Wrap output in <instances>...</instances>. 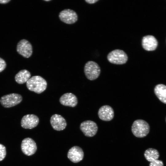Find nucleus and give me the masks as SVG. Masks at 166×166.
<instances>
[{"instance_id": "obj_18", "label": "nucleus", "mask_w": 166, "mask_h": 166, "mask_svg": "<svg viewBox=\"0 0 166 166\" xmlns=\"http://www.w3.org/2000/svg\"><path fill=\"white\" fill-rule=\"evenodd\" d=\"M144 155L146 160L150 162L157 160L160 156L158 151L152 148L146 150L144 152Z\"/></svg>"}, {"instance_id": "obj_9", "label": "nucleus", "mask_w": 166, "mask_h": 166, "mask_svg": "<svg viewBox=\"0 0 166 166\" xmlns=\"http://www.w3.org/2000/svg\"><path fill=\"white\" fill-rule=\"evenodd\" d=\"M21 148L23 153L30 156L34 154L37 150V146L34 141L32 138L27 137L22 141Z\"/></svg>"}, {"instance_id": "obj_2", "label": "nucleus", "mask_w": 166, "mask_h": 166, "mask_svg": "<svg viewBox=\"0 0 166 166\" xmlns=\"http://www.w3.org/2000/svg\"><path fill=\"white\" fill-rule=\"evenodd\" d=\"M133 134L136 137L143 138L146 136L150 131L149 124L145 121L138 119L135 121L131 127Z\"/></svg>"}, {"instance_id": "obj_8", "label": "nucleus", "mask_w": 166, "mask_h": 166, "mask_svg": "<svg viewBox=\"0 0 166 166\" xmlns=\"http://www.w3.org/2000/svg\"><path fill=\"white\" fill-rule=\"evenodd\" d=\"M17 50L21 55L25 58L30 57L33 53V48L31 44L28 40L23 39L18 43Z\"/></svg>"}, {"instance_id": "obj_12", "label": "nucleus", "mask_w": 166, "mask_h": 166, "mask_svg": "<svg viewBox=\"0 0 166 166\" xmlns=\"http://www.w3.org/2000/svg\"><path fill=\"white\" fill-rule=\"evenodd\" d=\"M50 122L53 128L57 131L64 130L67 125L65 119L61 115L57 114H54L52 116Z\"/></svg>"}, {"instance_id": "obj_6", "label": "nucleus", "mask_w": 166, "mask_h": 166, "mask_svg": "<svg viewBox=\"0 0 166 166\" xmlns=\"http://www.w3.org/2000/svg\"><path fill=\"white\" fill-rule=\"evenodd\" d=\"M80 128L84 135L89 137L95 135L98 130L97 124L90 120L85 121L82 122L80 124Z\"/></svg>"}, {"instance_id": "obj_4", "label": "nucleus", "mask_w": 166, "mask_h": 166, "mask_svg": "<svg viewBox=\"0 0 166 166\" xmlns=\"http://www.w3.org/2000/svg\"><path fill=\"white\" fill-rule=\"evenodd\" d=\"M107 58L109 61L111 63L122 65L127 62L128 60V56L123 50L116 49L108 53Z\"/></svg>"}, {"instance_id": "obj_15", "label": "nucleus", "mask_w": 166, "mask_h": 166, "mask_svg": "<svg viewBox=\"0 0 166 166\" xmlns=\"http://www.w3.org/2000/svg\"><path fill=\"white\" fill-rule=\"evenodd\" d=\"M142 45L145 50L148 51H153L156 49L158 42L154 37L152 35H148L143 38Z\"/></svg>"}, {"instance_id": "obj_16", "label": "nucleus", "mask_w": 166, "mask_h": 166, "mask_svg": "<svg viewBox=\"0 0 166 166\" xmlns=\"http://www.w3.org/2000/svg\"><path fill=\"white\" fill-rule=\"evenodd\" d=\"M154 92L158 99L166 104V85L163 84L156 85L154 88Z\"/></svg>"}, {"instance_id": "obj_19", "label": "nucleus", "mask_w": 166, "mask_h": 166, "mask_svg": "<svg viewBox=\"0 0 166 166\" xmlns=\"http://www.w3.org/2000/svg\"><path fill=\"white\" fill-rule=\"evenodd\" d=\"M6 155V148L5 146L0 144V161L3 160Z\"/></svg>"}, {"instance_id": "obj_11", "label": "nucleus", "mask_w": 166, "mask_h": 166, "mask_svg": "<svg viewBox=\"0 0 166 166\" xmlns=\"http://www.w3.org/2000/svg\"><path fill=\"white\" fill-rule=\"evenodd\" d=\"M68 158L72 162L78 163L81 161L84 156L82 149L78 146H74L69 150L67 155Z\"/></svg>"}, {"instance_id": "obj_5", "label": "nucleus", "mask_w": 166, "mask_h": 166, "mask_svg": "<svg viewBox=\"0 0 166 166\" xmlns=\"http://www.w3.org/2000/svg\"><path fill=\"white\" fill-rule=\"evenodd\" d=\"M22 96L18 94L12 93L2 97L0 102L5 108H10L19 104L22 101Z\"/></svg>"}, {"instance_id": "obj_3", "label": "nucleus", "mask_w": 166, "mask_h": 166, "mask_svg": "<svg viewBox=\"0 0 166 166\" xmlns=\"http://www.w3.org/2000/svg\"><path fill=\"white\" fill-rule=\"evenodd\" d=\"M101 72L99 65L93 61L87 62L84 67V72L87 78L90 80L97 79L99 76Z\"/></svg>"}, {"instance_id": "obj_1", "label": "nucleus", "mask_w": 166, "mask_h": 166, "mask_svg": "<svg viewBox=\"0 0 166 166\" xmlns=\"http://www.w3.org/2000/svg\"><path fill=\"white\" fill-rule=\"evenodd\" d=\"M28 89L38 94L43 92L46 89L47 82L43 77L39 76H33L26 82Z\"/></svg>"}, {"instance_id": "obj_13", "label": "nucleus", "mask_w": 166, "mask_h": 166, "mask_svg": "<svg viewBox=\"0 0 166 166\" xmlns=\"http://www.w3.org/2000/svg\"><path fill=\"white\" fill-rule=\"evenodd\" d=\"M98 116L101 120L109 121L113 119L114 117V112L112 108L109 105H104L99 109Z\"/></svg>"}, {"instance_id": "obj_14", "label": "nucleus", "mask_w": 166, "mask_h": 166, "mask_svg": "<svg viewBox=\"0 0 166 166\" xmlns=\"http://www.w3.org/2000/svg\"><path fill=\"white\" fill-rule=\"evenodd\" d=\"M59 102L63 105L72 107H75L78 103L76 96L71 93H66L60 97Z\"/></svg>"}, {"instance_id": "obj_10", "label": "nucleus", "mask_w": 166, "mask_h": 166, "mask_svg": "<svg viewBox=\"0 0 166 166\" xmlns=\"http://www.w3.org/2000/svg\"><path fill=\"white\" fill-rule=\"evenodd\" d=\"M39 122V118L36 115L32 114H27L22 117L21 124L23 128L31 129L37 126Z\"/></svg>"}, {"instance_id": "obj_20", "label": "nucleus", "mask_w": 166, "mask_h": 166, "mask_svg": "<svg viewBox=\"0 0 166 166\" xmlns=\"http://www.w3.org/2000/svg\"><path fill=\"white\" fill-rule=\"evenodd\" d=\"M149 166H164V164L162 161L157 160L150 162Z\"/></svg>"}, {"instance_id": "obj_7", "label": "nucleus", "mask_w": 166, "mask_h": 166, "mask_svg": "<svg viewBox=\"0 0 166 166\" xmlns=\"http://www.w3.org/2000/svg\"><path fill=\"white\" fill-rule=\"evenodd\" d=\"M61 21L68 24L75 23L78 20V15L74 10L70 9H65L61 11L59 14Z\"/></svg>"}, {"instance_id": "obj_23", "label": "nucleus", "mask_w": 166, "mask_h": 166, "mask_svg": "<svg viewBox=\"0 0 166 166\" xmlns=\"http://www.w3.org/2000/svg\"><path fill=\"white\" fill-rule=\"evenodd\" d=\"M10 1V0H0V3L6 4L8 3Z\"/></svg>"}, {"instance_id": "obj_17", "label": "nucleus", "mask_w": 166, "mask_h": 166, "mask_svg": "<svg viewBox=\"0 0 166 166\" xmlns=\"http://www.w3.org/2000/svg\"><path fill=\"white\" fill-rule=\"evenodd\" d=\"M30 76L31 74L29 71L26 69H22L16 74L15 79L18 84H23L26 82L30 79Z\"/></svg>"}, {"instance_id": "obj_24", "label": "nucleus", "mask_w": 166, "mask_h": 166, "mask_svg": "<svg viewBox=\"0 0 166 166\" xmlns=\"http://www.w3.org/2000/svg\"><path fill=\"white\" fill-rule=\"evenodd\" d=\"M51 0H45V1H50Z\"/></svg>"}, {"instance_id": "obj_25", "label": "nucleus", "mask_w": 166, "mask_h": 166, "mask_svg": "<svg viewBox=\"0 0 166 166\" xmlns=\"http://www.w3.org/2000/svg\"></svg>"}, {"instance_id": "obj_22", "label": "nucleus", "mask_w": 166, "mask_h": 166, "mask_svg": "<svg viewBox=\"0 0 166 166\" xmlns=\"http://www.w3.org/2000/svg\"><path fill=\"white\" fill-rule=\"evenodd\" d=\"M98 0H85V1L89 4H93L97 2Z\"/></svg>"}, {"instance_id": "obj_21", "label": "nucleus", "mask_w": 166, "mask_h": 166, "mask_svg": "<svg viewBox=\"0 0 166 166\" xmlns=\"http://www.w3.org/2000/svg\"><path fill=\"white\" fill-rule=\"evenodd\" d=\"M6 67V63L5 61L0 57V72L5 69Z\"/></svg>"}]
</instances>
